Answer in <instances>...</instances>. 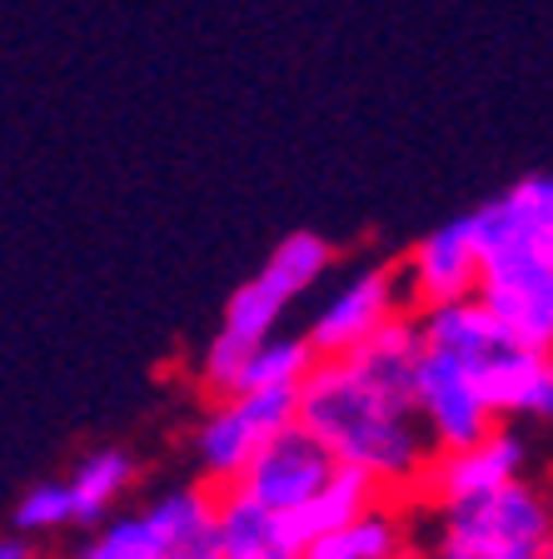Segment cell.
I'll list each match as a JSON object with an SVG mask.
<instances>
[{
  "instance_id": "15",
  "label": "cell",
  "mask_w": 553,
  "mask_h": 559,
  "mask_svg": "<svg viewBox=\"0 0 553 559\" xmlns=\"http://www.w3.org/2000/svg\"><path fill=\"white\" fill-rule=\"evenodd\" d=\"M215 510L219 485H180L145 504V524L160 539L165 559H215Z\"/></svg>"
},
{
  "instance_id": "12",
  "label": "cell",
  "mask_w": 553,
  "mask_h": 559,
  "mask_svg": "<svg viewBox=\"0 0 553 559\" xmlns=\"http://www.w3.org/2000/svg\"><path fill=\"white\" fill-rule=\"evenodd\" d=\"M419 355H424V335H419V314L414 310H399L389 314L374 335H364L345 360L354 365V374L364 384H374L384 400L394 405H409L414 409V370H419Z\"/></svg>"
},
{
  "instance_id": "2",
  "label": "cell",
  "mask_w": 553,
  "mask_h": 559,
  "mask_svg": "<svg viewBox=\"0 0 553 559\" xmlns=\"http://www.w3.org/2000/svg\"><path fill=\"white\" fill-rule=\"evenodd\" d=\"M329 270V240L324 235H285V240L269 250V260L260 265V275L244 280L240 290L225 305V320H219L215 340L205 349V365H200V380H205L209 395H225L235 380V370L244 365L254 345L265 335H275V325L285 320V310L300 300L304 290H314Z\"/></svg>"
},
{
  "instance_id": "19",
  "label": "cell",
  "mask_w": 553,
  "mask_h": 559,
  "mask_svg": "<svg viewBox=\"0 0 553 559\" xmlns=\"http://www.w3.org/2000/svg\"><path fill=\"white\" fill-rule=\"evenodd\" d=\"M314 360H320V355L310 349L304 335H265L250 355H244V365L235 370V380H230L225 395H235V390H275V384L300 390V380L310 374Z\"/></svg>"
},
{
  "instance_id": "23",
  "label": "cell",
  "mask_w": 553,
  "mask_h": 559,
  "mask_svg": "<svg viewBox=\"0 0 553 559\" xmlns=\"http://www.w3.org/2000/svg\"><path fill=\"white\" fill-rule=\"evenodd\" d=\"M543 559H553V530H549V539H543Z\"/></svg>"
},
{
  "instance_id": "17",
  "label": "cell",
  "mask_w": 553,
  "mask_h": 559,
  "mask_svg": "<svg viewBox=\"0 0 553 559\" xmlns=\"http://www.w3.org/2000/svg\"><path fill=\"white\" fill-rule=\"evenodd\" d=\"M404 545H409V530H404V520L394 514L389 495H384L369 510H359L354 520H345L339 530L314 539L304 559H389Z\"/></svg>"
},
{
  "instance_id": "9",
  "label": "cell",
  "mask_w": 553,
  "mask_h": 559,
  "mask_svg": "<svg viewBox=\"0 0 553 559\" xmlns=\"http://www.w3.org/2000/svg\"><path fill=\"white\" fill-rule=\"evenodd\" d=\"M479 240H473L469 215L429 230L424 240L409 250V260L399 265V285L409 310H424V305H444V300H464V295L479 290Z\"/></svg>"
},
{
  "instance_id": "10",
  "label": "cell",
  "mask_w": 553,
  "mask_h": 559,
  "mask_svg": "<svg viewBox=\"0 0 553 559\" xmlns=\"http://www.w3.org/2000/svg\"><path fill=\"white\" fill-rule=\"evenodd\" d=\"M519 469H524V440L508 435L504 425H494L484 440H473V444L429 450L414 489H424L434 504H454V500H469V495H484V489L504 485Z\"/></svg>"
},
{
  "instance_id": "14",
  "label": "cell",
  "mask_w": 553,
  "mask_h": 559,
  "mask_svg": "<svg viewBox=\"0 0 553 559\" xmlns=\"http://www.w3.org/2000/svg\"><path fill=\"white\" fill-rule=\"evenodd\" d=\"M473 374H479L484 400L498 419H514V415L553 419V355L549 349L508 345V349H498L494 360L479 365Z\"/></svg>"
},
{
  "instance_id": "5",
  "label": "cell",
  "mask_w": 553,
  "mask_h": 559,
  "mask_svg": "<svg viewBox=\"0 0 553 559\" xmlns=\"http://www.w3.org/2000/svg\"><path fill=\"white\" fill-rule=\"evenodd\" d=\"M414 415H419V425H424L429 450L473 444V440H484L494 425H504V419L489 409L479 374L464 360H454L444 349H429V345L414 370Z\"/></svg>"
},
{
  "instance_id": "8",
  "label": "cell",
  "mask_w": 553,
  "mask_h": 559,
  "mask_svg": "<svg viewBox=\"0 0 553 559\" xmlns=\"http://www.w3.org/2000/svg\"><path fill=\"white\" fill-rule=\"evenodd\" d=\"M399 310H409L404 285H399V270H389V265L359 270V275H349L345 285L314 310L304 340H310V349L320 355V360L324 355H349L359 340L374 335V330Z\"/></svg>"
},
{
  "instance_id": "6",
  "label": "cell",
  "mask_w": 553,
  "mask_h": 559,
  "mask_svg": "<svg viewBox=\"0 0 553 559\" xmlns=\"http://www.w3.org/2000/svg\"><path fill=\"white\" fill-rule=\"evenodd\" d=\"M473 295L504 320L519 345L553 355V260H539L519 240H508L484 255Z\"/></svg>"
},
{
  "instance_id": "21",
  "label": "cell",
  "mask_w": 553,
  "mask_h": 559,
  "mask_svg": "<svg viewBox=\"0 0 553 559\" xmlns=\"http://www.w3.org/2000/svg\"><path fill=\"white\" fill-rule=\"evenodd\" d=\"M81 549L91 559H165L145 514H105Z\"/></svg>"
},
{
  "instance_id": "3",
  "label": "cell",
  "mask_w": 553,
  "mask_h": 559,
  "mask_svg": "<svg viewBox=\"0 0 553 559\" xmlns=\"http://www.w3.org/2000/svg\"><path fill=\"white\" fill-rule=\"evenodd\" d=\"M553 530V504L529 479L438 504V555L449 559H543V539Z\"/></svg>"
},
{
  "instance_id": "11",
  "label": "cell",
  "mask_w": 553,
  "mask_h": 559,
  "mask_svg": "<svg viewBox=\"0 0 553 559\" xmlns=\"http://www.w3.org/2000/svg\"><path fill=\"white\" fill-rule=\"evenodd\" d=\"M384 495H389V489L374 475H364V469H354V465H335L329 479L314 489L310 500H300L294 510H279V549H285V559H304L314 539L339 530L345 520H354L359 510H369V504L384 500Z\"/></svg>"
},
{
  "instance_id": "1",
  "label": "cell",
  "mask_w": 553,
  "mask_h": 559,
  "mask_svg": "<svg viewBox=\"0 0 553 559\" xmlns=\"http://www.w3.org/2000/svg\"><path fill=\"white\" fill-rule=\"evenodd\" d=\"M294 419L339 465L364 469L384 489H414L429 460V440L414 409L394 405L374 384H364L345 355H324L310 365V374L300 380Z\"/></svg>"
},
{
  "instance_id": "7",
  "label": "cell",
  "mask_w": 553,
  "mask_h": 559,
  "mask_svg": "<svg viewBox=\"0 0 553 559\" xmlns=\"http://www.w3.org/2000/svg\"><path fill=\"white\" fill-rule=\"evenodd\" d=\"M335 465H339L335 454L324 450L300 419H294L289 430L269 435V440L250 454V465H244L230 485H240L244 495H254V500L269 504V510H294V504L310 500L314 489L329 479Z\"/></svg>"
},
{
  "instance_id": "4",
  "label": "cell",
  "mask_w": 553,
  "mask_h": 559,
  "mask_svg": "<svg viewBox=\"0 0 553 559\" xmlns=\"http://www.w3.org/2000/svg\"><path fill=\"white\" fill-rule=\"evenodd\" d=\"M294 405H300V390H289V384L219 395L215 409L205 415V425L195 430V454L205 465L209 485H230L269 435L289 430L294 425Z\"/></svg>"
},
{
  "instance_id": "22",
  "label": "cell",
  "mask_w": 553,
  "mask_h": 559,
  "mask_svg": "<svg viewBox=\"0 0 553 559\" xmlns=\"http://www.w3.org/2000/svg\"><path fill=\"white\" fill-rule=\"evenodd\" d=\"M35 549H40V545H35V539H25L21 530H15V535H0V559H31Z\"/></svg>"
},
{
  "instance_id": "18",
  "label": "cell",
  "mask_w": 553,
  "mask_h": 559,
  "mask_svg": "<svg viewBox=\"0 0 553 559\" xmlns=\"http://www.w3.org/2000/svg\"><path fill=\"white\" fill-rule=\"evenodd\" d=\"M70 500H75V530H95L116 500L135 485V460L125 450H95L70 469Z\"/></svg>"
},
{
  "instance_id": "20",
  "label": "cell",
  "mask_w": 553,
  "mask_h": 559,
  "mask_svg": "<svg viewBox=\"0 0 553 559\" xmlns=\"http://www.w3.org/2000/svg\"><path fill=\"white\" fill-rule=\"evenodd\" d=\"M11 530H21L35 545H46V539L75 530V500H70L65 479H40V485L25 489L11 510Z\"/></svg>"
},
{
  "instance_id": "16",
  "label": "cell",
  "mask_w": 553,
  "mask_h": 559,
  "mask_svg": "<svg viewBox=\"0 0 553 559\" xmlns=\"http://www.w3.org/2000/svg\"><path fill=\"white\" fill-rule=\"evenodd\" d=\"M215 559H285V549H279V510L260 504L240 485H219Z\"/></svg>"
},
{
  "instance_id": "13",
  "label": "cell",
  "mask_w": 553,
  "mask_h": 559,
  "mask_svg": "<svg viewBox=\"0 0 553 559\" xmlns=\"http://www.w3.org/2000/svg\"><path fill=\"white\" fill-rule=\"evenodd\" d=\"M419 314V335L429 349H444L454 360H464L469 370H479L484 360H494L498 349L519 345L508 335V325L489 310L479 295H464V300H444V305H424Z\"/></svg>"
}]
</instances>
